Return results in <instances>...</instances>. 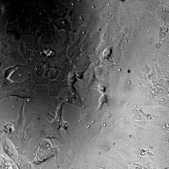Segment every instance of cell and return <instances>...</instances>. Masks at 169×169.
Wrapping results in <instances>:
<instances>
[{"mask_svg":"<svg viewBox=\"0 0 169 169\" xmlns=\"http://www.w3.org/2000/svg\"><path fill=\"white\" fill-rule=\"evenodd\" d=\"M63 105L61 103L60 105L59 106L57 109H55L56 111V117L60 121L61 128L64 130L68 134V124L67 123L64 122L62 119Z\"/></svg>","mask_w":169,"mask_h":169,"instance_id":"cell-1","label":"cell"},{"mask_svg":"<svg viewBox=\"0 0 169 169\" xmlns=\"http://www.w3.org/2000/svg\"><path fill=\"white\" fill-rule=\"evenodd\" d=\"M104 104H107V100L106 96L103 94L99 99V106L98 109L101 108V107Z\"/></svg>","mask_w":169,"mask_h":169,"instance_id":"cell-2","label":"cell"},{"mask_svg":"<svg viewBox=\"0 0 169 169\" xmlns=\"http://www.w3.org/2000/svg\"><path fill=\"white\" fill-rule=\"evenodd\" d=\"M75 79L74 76L73 74H72L71 76H69V81L70 83H72L75 81Z\"/></svg>","mask_w":169,"mask_h":169,"instance_id":"cell-3","label":"cell"},{"mask_svg":"<svg viewBox=\"0 0 169 169\" xmlns=\"http://www.w3.org/2000/svg\"><path fill=\"white\" fill-rule=\"evenodd\" d=\"M98 89L100 91H101L102 93H104L105 91V88L102 86H100L98 87Z\"/></svg>","mask_w":169,"mask_h":169,"instance_id":"cell-4","label":"cell"}]
</instances>
